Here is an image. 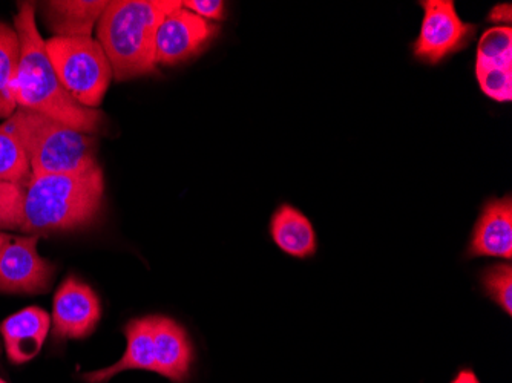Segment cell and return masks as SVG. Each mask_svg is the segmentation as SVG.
Segmentation results:
<instances>
[{"label": "cell", "instance_id": "23", "mask_svg": "<svg viewBox=\"0 0 512 383\" xmlns=\"http://www.w3.org/2000/svg\"><path fill=\"white\" fill-rule=\"evenodd\" d=\"M450 383H482L471 368H460Z\"/></svg>", "mask_w": 512, "mask_h": 383}, {"label": "cell", "instance_id": "7", "mask_svg": "<svg viewBox=\"0 0 512 383\" xmlns=\"http://www.w3.org/2000/svg\"><path fill=\"white\" fill-rule=\"evenodd\" d=\"M39 236H13L0 252V292L43 295L50 292L56 267L37 252Z\"/></svg>", "mask_w": 512, "mask_h": 383}, {"label": "cell", "instance_id": "16", "mask_svg": "<svg viewBox=\"0 0 512 383\" xmlns=\"http://www.w3.org/2000/svg\"><path fill=\"white\" fill-rule=\"evenodd\" d=\"M31 164L13 117L0 125V183L27 186Z\"/></svg>", "mask_w": 512, "mask_h": 383}, {"label": "cell", "instance_id": "19", "mask_svg": "<svg viewBox=\"0 0 512 383\" xmlns=\"http://www.w3.org/2000/svg\"><path fill=\"white\" fill-rule=\"evenodd\" d=\"M486 298L496 302L506 315H512V266L511 262H499L486 267L480 276Z\"/></svg>", "mask_w": 512, "mask_h": 383}, {"label": "cell", "instance_id": "1", "mask_svg": "<svg viewBox=\"0 0 512 383\" xmlns=\"http://www.w3.org/2000/svg\"><path fill=\"white\" fill-rule=\"evenodd\" d=\"M20 40V60L13 83L17 108L54 118L85 134L102 131V112L80 106L60 82L36 25V4L22 2L14 17Z\"/></svg>", "mask_w": 512, "mask_h": 383}, {"label": "cell", "instance_id": "13", "mask_svg": "<svg viewBox=\"0 0 512 383\" xmlns=\"http://www.w3.org/2000/svg\"><path fill=\"white\" fill-rule=\"evenodd\" d=\"M126 351L117 364L99 371L83 374L86 383H106L129 370L152 371L155 368L154 336H152V316L132 319L125 327Z\"/></svg>", "mask_w": 512, "mask_h": 383}, {"label": "cell", "instance_id": "12", "mask_svg": "<svg viewBox=\"0 0 512 383\" xmlns=\"http://www.w3.org/2000/svg\"><path fill=\"white\" fill-rule=\"evenodd\" d=\"M50 328V315L39 307L23 308L16 315L5 319L0 325V331L4 336L11 364L20 365L33 361L42 350Z\"/></svg>", "mask_w": 512, "mask_h": 383}, {"label": "cell", "instance_id": "22", "mask_svg": "<svg viewBox=\"0 0 512 383\" xmlns=\"http://www.w3.org/2000/svg\"><path fill=\"white\" fill-rule=\"evenodd\" d=\"M183 8L207 22L224 19V2L220 0H186Z\"/></svg>", "mask_w": 512, "mask_h": 383}, {"label": "cell", "instance_id": "9", "mask_svg": "<svg viewBox=\"0 0 512 383\" xmlns=\"http://www.w3.org/2000/svg\"><path fill=\"white\" fill-rule=\"evenodd\" d=\"M218 33L217 25L183 8L171 11L155 37L157 65H175L197 56Z\"/></svg>", "mask_w": 512, "mask_h": 383}, {"label": "cell", "instance_id": "11", "mask_svg": "<svg viewBox=\"0 0 512 383\" xmlns=\"http://www.w3.org/2000/svg\"><path fill=\"white\" fill-rule=\"evenodd\" d=\"M468 258L512 259V198L506 195L490 200L474 226Z\"/></svg>", "mask_w": 512, "mask_h": 383}, {"label": "cell", "instance_id": "14", "mask_svg": "<svg viewBox=\"0 0 512 383\" xmlns=\"http://www.w3.org/2000/svg\"><path fill=\"white\" fill-rule=\"evenodd\" d=\"M270 235L278 249L293 258L309 259L318 250V238L312 221L290 204L279 206L273 213Z\"/></svg>", "mask_w": 512, "mask_h": 383}, {"label": "cell", "instance_id": "25", "mask_svg": "<svg viewBox=\"0 0 512 383\" xmlns=\"http://www.w3.org/2000/svg\"><path fill=\"white\" fill-rule=\"evenodd\" d=\"M0 383H7L4 379H0Z\"/></svg>", "mask_w": 512, "mask_h": 383}, {"label": "cell", "instance_id": "5", "mask_svg": "<svg viewBox=\"0 0 512 383\" xmlns=\"http://www.w3.org/2000/svg\"><path fill=\"white\" fill-rule=\"evenodd\" d=\"M46 51L60 82L83 108L96 109L111 83L112 68L99 40L92 37H53Z\"/></svg>", "mask_w": 512, "mask_h": 383}, {"label": "cell", "instance_id": "24", "mask_svg": "<svg viewBox=\"0 0 512 383\" xmlns=\"http://www.w3.org/2000/svg\"><path fill=\"white\" fill-rule=\"evenodd\" d=\"M13 238V236L8 235V233L0 232V252L4 250V247L7 246L8 243H10V239Z\"/></svg>", "mask_w": 512, "mask_h": 383}, {"label": "cell", "instance_id": "3", "mask_svg": "<svg viewBox=\"0 0 512 383\" xmlns=\"http://www.w3.org/2000/svg\"><path fill=\"white\" fill-rule=\"evenodd\" d=\"M177 0H114L108 2L99 23L102 45L115 80L148 76L157 68L155 37L160 23L181 7Z\"/></svg>", "mask_w": 512, "mask_h": 383}, {"label": "cell", "instance_id": "2", "mask_svg": "<svg viewBox=\"0 0 512 383\" xmlns=\"http://www.w3.org/2000/svg\"><path fill=\"white\" fill-rule=\"evenodd\" d=\"M103 194L100 166L83 174L31 175L23 187L20 230L39 236L88 227L99 217Z\"/></svg>", "mask_w": 512, "mask_h": 383}, {"label": "cell", "instance_id": "17", "mask_svg": "<svg viewBox=\"0 0 512 383\" xmlns=\"http://www.w3.org/2000/svg\"><path fill=\"white\" fill-rule=\"evenodd\" d=\"M20 60V40L17 31L0 22V118H8L16 112L13 83Z\"/></svg>", "mask_w": 512, "mask_h": 383}, {"label": "cell", "instance_id": "21", "mask_svg": "<svg viewBox=\"0 0 512 383\" xmlns=\"http://www.w3.org/2000/svg\"><path fill=\"white\" fill-rule=\"evenodd\" d=\"M480 88L490 99L499 103L512 100V68H493L476 71Z\"/></svg>", "mask_w": 512, "mask_h": 383}, {"label": "cell", "instance_id": "6", "mask_svg": "<svg viewBox=\"0 0 512 383\" xmlns=\"http://www.w3.org/2000/svg\"><path fill=\"white\" fill-rule=\"evenodd\" d=\"M421 34L414 42L413 53L422 62L437 65L451 54L467 48L476 27L463 22L451 0H425Z\"/></svg>", "mask_w": 512, "mask_h": 383}, {"label": "cell", "instance_id": "8", "mask_svg": "<svg viewBox=\"0 0 512 383\" xmlns=\"http://www.w3.org/2000/svg\"><path fill=\"white\" fill-rule=\"evenodd\" d=\"M102 318L99 296L76 276H69L54 296L53 338L56 342L91 336Z\"/></svg>", "mask_w": 512, "mask_h": 383}, {"label": "cell", "instance_id": "4", "mask_svg": "<svg viewBox=\"0 0 512 383\" xmlns=\"http://www.w3.org/2000/svg\"><path fill=\"white\" fill-rule=\"evenodd\" d=\"M17 131L30 158L31 174H83L97 163V138L54 118L17 108Z\"/></svg>", "mask_w": 512, "mask_h": 383}, {"label": "cell", "instance_id": "20", "mask_svg": "<svg viewBox=\"0 0 512 383\" xmlns=\"http://www.w3.org/2000/svg\"><path fill=\"white\" fill-rule=\"evenodd\" d=\"M23 186L0 183V232L22 227Z\"/></svg>", "mask_w": 512, "mask_h": 383}, {"label": "cell", "instance_id": "18", "mask_svg": "<svg viewBox=\"0 0 512 383\" xmlns=\"http://www.w3.org/2000/svg\"><path fill=\"white\" fill-rule=\"evenodd\" d=\"M512 68V30L496 27L486 30L477 48L476 71Z\"/></svg>", "mask_w": 512, "mask_h": 383}, {"label": "cell", "instance_id": "15", "mask_svg": "<svg viewBox=\"0 0 512 383\" xmlns=\"http://www.w3.org/2000/svg\"><path fill=\"white\" fill-rule=\"evenodd\" d=\"M43 19L56 37H91L108 2H45Z\"/></svg>", "mask_w": 512, "mask_h": 383}, {"label": "cell", "instance_id": "10", "mask_svg": "<svg viewBox=\"0 0 512 383\" xmlns=\"http://www.w3.org/2000/svg\"><path fill=\"white\" fill-rule=\"evenodd\" d=\"M154 336V373L174 383H186L194 365V345L188 333L174 319L152 316Z\"/></svg>", "mask_w": 512, "mask_h": 383}]
</instances>
